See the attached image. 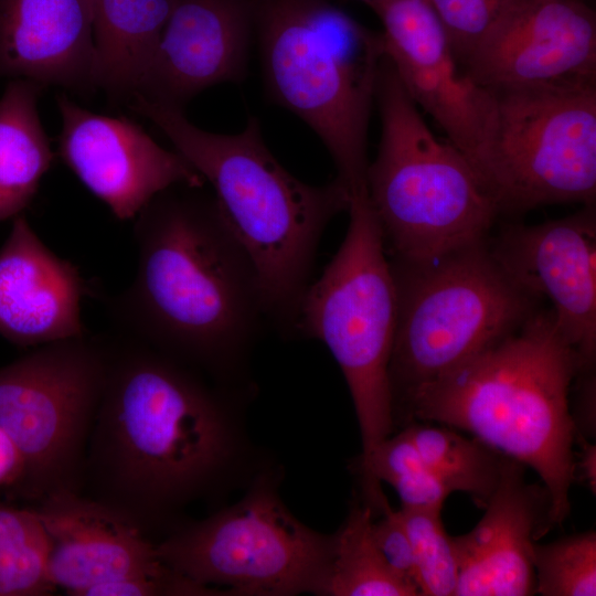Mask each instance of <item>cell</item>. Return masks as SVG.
<instances>
[{
    "label": "cell",
    "mask_w": 596,
    "mask_h": 596,
    "mask_svg": "<svg viewBox=\"0 0 596 596\" xmlns=\"http://www.w3.org/2000/svg\"><path fill=\"white\" fill-rule=\"evenodd\" d=\"M94 84L111 103L139 94L172 0H89Z\"/></svg>",
    "instance_id": "cell-21"
},
{
    "label": "cell",
    "mask_w": 596,
    "mask_h": 596,
    "mask_svg": "<svg viewBox=\"0 0 596 596\" xmlns=\"http://www.w3.org/2000/svg\"><path fill=\"white\" fill-rule=\"evenodd\" d=\"M254 36L252 0H172L137 95L183 109L209 87L241 83Z\"/></svg>",
    "instance_id": "cell-16"
},
{
    "label": "cell",
    "mask_w": 596,
    "mask_h": 596,
    "mask_svg": "<svg viewBox=\"0 0 596 596\" xmlns=\"http://www.w3.org/2000/svg\"><path fill=\"white\" fill-rule=\"evenodd\" d=\"M128 106L162 131L211 184L256 268L266 317L294 331L320 238L336 215L348 212L350 189L337 177L321 185L294 177L267 148L254 116L242 131L224 135L199 128L183 109L140 95Z\"/></svg>",
    "instance_id": "cell-4"
},
{
    "label": "cell",
    "mask_w": 596,
    "mask_h": 596,
    "mask_svg": "<svg viewBox=\"0 0 596 596\" xmlns=\"http://www.w3.org/2000/svg\"><path fill=\"white\" fill-rule=\"evenodd\" d=\"M381 116L366 192L393 260L421 263L486 241L500 214L467 157L438 139L383 56Z\"/></svg>",
    "instance_id": "cell-6"
},
{
    "label": "cell",
    "mask_w": 596,
    "mask_h": 596,
    "mask_svg": "<svg viewBox=\"0 0 596 596\" xmlns=\"http://www.w3.org/2000/svg\"><path fill=\"white\" fill-rule=\"evenodd\" d=\"M579 451L575 455V478L585 481L595 493L596 486V448L589 439L576 434Z\"/></svg>",
    "instance_id": "cell-34"
},
{
    "label": "cell",
    "mask_w": 596,
    "mask_h": 596,
    "mask_svg": "<svg viewBox=\"0 0 596 596\" xmlns=\"http://www.w3.org/2000/svg\"><path fill=\"white\" fill-rule=\"evenodd\" d=\"M62 118L60 156L118 220L134 219L158 193L205 180L177 150L156 142L138 124L99 115L56 96Z\"/></svg>",
    "instance_id": "cell-15"
},
{
    "label": "cell",
    "mask_w": 596,
    "mask_h": 596,
    "mask_svg": "<svg viewBox=\"0 0 596 596\" xmlns=\"http://www.w3.org/2000/svg\"><path fill=\"white\" fill-rule=\"evenodd\" d=\"M521 462L505 457L485 513L468 533L453 536L458 562L454 596L535 593L533 547L550 531V496L525 480Z\"/></svg>",
    "instance_id": "cell-18"
},
{
    "label": "cell",
    "mask_w": 596,
    "mask_h": 596,
    "mask_svg": "<svg viewBox=\"0 0 596 596\" xmlns=\"http://www.w3.org/2000/svg\"><path fill=\"white\" fill-rule=\"evenodd\" d=\"M108 336L81 492L147 532L219 476L233 437L220 396L190 365L120 332Z\"/></svg>",
    "instance_id": "cell-1"
},
{
    "label": "cell",
    "mask_w": 596,
    "mask_h": 596,
    "mask_svg": "<svg viewBox=\"0 0 596 596\" xmlns=\"http://www.w3.org/2000/svg\"><path fill=\"white\" fill-rule=\"evenodd\" d=\"M362 1L369 3V2H372V1H376V0H362Z\"/></svg>",
    "instance_id": "cell-35"
},
{
    "label": "cell",
    "mask_w": 596,
    "mask_h": 596,
    "mask_svg": "<svg viewBox=\"0 0 596 596\" xmlns=\"http://www.w3.org/2000/svg\"><path fill=\"white\" fill-rule=\"evenodd\" d=\"M397 297L389 379L395 411L518 330L536 310L486 241L421 263L391 262Z\"/></svg>",
    "instance_id": "cell-7"
},
{
    "label": "cell",
    "mask_w": 596,
    "mask_h": 596,
    "mask_svg": "<svg viewBox=\"0 0 596 596\" xmlns=\"http://www.w3.org/2000/svg\"><path fill=\"white\" fill-rule=\"evenodd\" d=\"M372 509L355 503L332 536L331 561L321 594L332 596H414L418 589L389 566L372 533Z\"/></svg>",
    "instance_id": "cell-23"
},
{
    "label": "cell",
    "mask_w": 596,
    "mask_h": 596,
    "mask_svg": "<svg viewBox=\"0 0 596 596\" xmlns=\"http://www.w3.org/2000/svg\"><path fill=\"white\" fill-rule=\"evenodd\" d=\"M85 281L56 256L21 213L0 248V334L34 347L86 334L81 319Z\"/></svg>",
    "instance_id": "cell-19"
},
{
    "label": "cell",
    "mask_w": 596,
    "mask_h": 596,
    "mask_svg": "<svg viewBox=\"0 0 596 596\" xmlns=\"http://www.w3.org/2000/svg\"><path fill=\"white\" fill-rule=\"evenodd\" d=\"M425 464L453 491L483 509L494 492L507 456L450 426L411 423L402 428Z\"/></svg>",
    "instance_id": "cell-24"
},
{
    "label": "cell",
    "mask_w": 596,
    "mask_h": 596,
    "mask_svg": "<svg viewBox=\"0 0 596 596\" xmlns=\"http://www.w3.org/2000/svg\"><path fill=\"white\" fill-rule=\"evenodd\" d=\"M269 98L319 137L351 193L366 188L368 131L380 66V33L327 0H252Z\"/></svg>",
    "instance_id": "cell-5"
},
{
    "label": "cell",
    "mask_w": 596,
    "mask_h": 596,
    "mask_svg": "<svg viewBox=\"0 0 596 596\" xmlns=\"http://www.w3.org/2000/svg\"><path fill=\"white\" fill-rule=\"evenodd\" d=\"M43 87L13 78L0 98V221L22 213L53 160L38 111Z\"/></svg>",
    "instance_id": "cell-22"
},
{
    "label": "cell",
    "mask_w": 596,
    "mask_h": 596,
    "mask_svg": "<svg viewBox=\"0 0 596 596\" xmlns=\"http://www.w3.org/2000/svg\"><path fill=\"white\" fill-rule=\"evenodd\" d=\"M577 401L575 411L571 412L576 427V433L589 440L595 438V368L582 370L576 375Z\"/></svg>",
    "instance_id": "cell-32"
},
{
    "label": "cell",
    "mask_w": 596,
    "mask_h": 596,
    "mask_svg": "<svg viewBox=\"0 0 596 596\" xmlns=\"http://www.w3.org/2000/svg\"><path fill=\"white\" fill-rule=\"evenodd\" d=\"M409 535L419 595L454 596L458 582V562L453 536L444 528L441 511L401 507Z\"/></svg>",
    "instance_id": "cell-28"
},
{
    "label": "cell",
    "mask_w": 596,
    "mask_h": 596,
    "mask_svg": "<svg viewBox=\"0 0 596 596\" xmlns=\"http://www.w3.org/2000/svg\"><path fill=\"white\" fill-rule=\"evenodd\" d=\"M491 255L522 289L552 304L556 323L576 350L581 371L596 359V211L536 225L510 224L489 241Z\"/></svg>",
    "instance_id": "cell-14"
},
{
    "label": "cell",
    "mask_w": 596,
    "mask_h": 596,
    "mask_svg": "<svg viewBox=\"0 0 596 596\" xmlns=\"http://www.w3.org/2000/svg\"><path fill=\"white\" fill-rule=\"evenodd\" d=\"M49 577V540L33 508L0 502V596H43Z\"/></svg>",
    "instance_id": "cell-26"
},
{
    "label": "cell",
    "mask_w": 596,
    "mask_h": 596,
    "mask_svg": "<svg viewBox=\"0 0 596 596\" xmlns=\"http://www.w3.org/2000/svg\"><path fill=\"white\" fill-rule=\"evenodd\" d=\"M372 533L392 571L417 588L413 546L400 510L395 511L386 503L379 521L373 520Z\"/></svg>",
    "instance_id": "cell-30"
},
{
    "label": "cell",
    "mask_w": 596,
    "mask_h": 596,
    "mask_svg": "<svg viewBox=\"0 0 596 596\" xmlns=\"http://www.w3.org/2000/svg\"><path fill=\"white\" fill-rule=\"evenodd\" d=\"M487 89L596 82V15L582 0H509L460 64Z\"/></svg>",
    "instance_id": "cell-13"
},
{
    "label": "cell",
    "mask_w": 596,
    "mask_h": 596,
    "mask_svg": "<svg viewBox=\"0 0 596 596\" xmlns=\"http://www.w3.org/2000/svg\"><path fill=\"white\" fill-rule=\"evenodd\" d=\"M345 237L321 276L310 283L294 331L320 340L347 381L365 460L393 434L389 365L395 333V279L366 189L351 194Z\"/></svg>",
    "instance_id": "cell-8"
},
{
    "label": "cell",
    "mask_w": 596,
    "mask_h": 596,
    "mask_svg": "<svg viewBox=\"0 0 596 596\" xmlns=\"http://www.w3.org/2000/svg\"><path fill=\"white\" fill-rule=\"evenodd\" d=\"M535 593L596 595V532L586 531L533 547Z\"/></svg>",
    "instance_id": "cell-27"
},
{
    "label": "cell",
    "mask_w": 596,
    "mask_h": 596,
    "mask_svg": "<svg viewBox=\"0 0 596 596\" xmlns=\"http://www.w3.org/2000/svg\"><path fill=\"white\" fill-rule=\"evenodd\" d=\"M217 590L199 585L173 570L157 576H136L88 589L84 596L214 595Z\"/></svg>",
    "instance_id": "cell-31"
},
{
    "label": "cell",
    "mask_w": 596,
    "mask_h": 596,
    "mask_svg": "<svg viewBox=\"0 0 596 596\" xmlns=\"http://www.w3.org/2000/svg\"><path fill=\"white\" fill-rule=\"evenodd\" d=\"M368 4L381 21L384 55L404 89L475 168L492 121V92L462 68L428 0Z\"/></svg>",
    "instance_id": "cell-12"
},
{
    "label": "cell",
    "mask_w": 596,
    "mask_h": 596,
    "mask_svg": "<svg viewBox=\"0 0 596 596\" xmlns=\"http://www.w3.org/2000/svg\"><path fill=\"white\" fill-rule=\"evenodd\" d=\"M494 110L475 164L499 213L596 199V82L490 89Z\"/></svg>",
    "instance_id": "cell-9"
},
{
    "label": "cell",
    "mask_w": 596,
    "mask_h": 596,
    "mask_svg": "<svg viewBox=\"0 0 596 596\" xmlns=\"http://www.w3.org/2000/svg\"><path fill=\"white\" fill-rule=\"evenodd\" d=\"M49 540V577L55 588L84 596L92 587L171 571L156 543L110 507L61 490L33 507Z\"/></svg>",
    "instance_id": "cell-17"
},
{
    "label": "cell",
    "mask_w": 596,
    "mask_h": 596,
    "mask_svg": "<svg viewBox=\"0 0 596 596\" xmlns=\"http://www.w3.org/2000/svg\"><path fill=\"white\" fill-rule=\"evenodd\" d=\"M461 64L509 0H428Z\"/></svg>",
    "instance_id": "cell-29"
},
{
    "label": "cell",
    "mask_w": 596,
    "mask_h": 596,
    "mask_svg": "<svg viewBox=\"0 0 596 596\" xmlns=\"http://www.w3.org/2000/svg\"><path fill=\"white\" fill-rule=\"evenodd\" d=\"M108 355L109 336L86 333L0 368V427L24 461L20 496L38 502L61 490L81 492Z\"/></svg>",
    "instance_id": "cell-10"
},
{
    "label": "cell",
    "mask_w": 596,
    "mask_h": 596,
    "mask_svg": "<svg viewBox=\"0 0 596 596\" xmlns=\"http://www.w3.org/2000/svg\"><path fill=\"white\" fill-rule=\"evenodd\" d=\"M2 77L94 93L91 1L0 0Z\"/></svg>",
    "instance_id": "cell-20"
},
{
    "label": "cell",
    "mask_w": 596,
    "mask_h": 596,
    "mask_svg": "<svg viewBox=\"0 0 596 596\" xmlns=\"http://www.w3.org/2000/svg\"><path fill=\"white\" fill-rule=\"evenodd\" d=\"M364 503L380 512L387 499L381 482L397 492L402 507L443 511L453 491L425 464L415 445L402 429L381 441L363 461H358Z\"/></svg>",
    "instance_id": "cell-25"
},
{
    "label": "cell",
    "mask_w": 596,
    "mask_h": 596,
    "mask_svg": "<svg viewBox=\"0 0 596 596\" xmlns=\"http://www.w3.org/2000/svg\"><path fill=\"white\" fill-rule=\"evenodd\" d=\"M579 371L552 309H538L513 333L417 389L395 411L394 424L461 429L532 468L550 496L553 528L571 511L577 433L570 390Z\"/></svg>",
    "instance_id": "cell-3"
},
{
    "label": "cell",
    "mask_w": 596,
    "mask_h": 596,
    "mask_svg": "<svg viewBox=\"0 0 596 596\" xmlns=\"http://www.w3.org/2000/svg\"><path fill=\"white\" fill-rule=\"evenodd\" d=\"M24 475V461L10 436L0 427V488L17 489Z\"/></svg>",
    "instance_id": "cell-33"
},
{
    "label": "cell",
    "mask_w": 596,
    "mask_h": 596,
    "mask_svg": "<svg viewBox=\"0 0 596 596\" xmlns=\"http://www.w3.org/2000/svg\"><path fill=\"white\" fill-rule=\"evenodd\" d=\"M134 219L136 274L107 304L116 331L187 365L225 370L266 315L256 268L214 194L173 185Z\"/></svg>",
    "instance_id": "cell-2"
},
{
    "label": "cell",
    "mask_w": 596,
    "mask_h": 596,
    "mask_svg": "<svg viewBox=\"0 0 596 596\" xmlns=\"http://www.w3.org/2000/svg\"><path fill=\"white\" fill-rule=\"evenodd\" d=\"M158 557L188 579L242 595L321 594L332 538L307 528L265 478L236 504L180 526L156 543Z\"/></svg>",
    "instance_id": "cell-11"
}]
</instances>
